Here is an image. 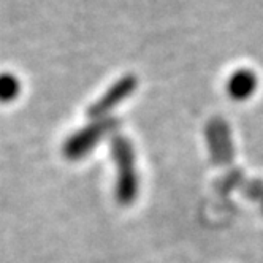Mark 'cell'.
I'll return each mask as SVG.
<instances>
[{
  "label": "cell",
  "mask_w": 263,
  "mask_h": 263,
  "mask_svg": "<svg viewBox=\"0 0 263 263\" xmlns=\"http://www.w3.org/2000/svg\"><path fill=\"white\" fill-rule=\"evenodd\" d=\"M135 87H137V78H134V77L121 78L99 100V103H96V106L92 108V112H93V115H99V112H103V111H106V109H109L112 106H116V103L127 99Z\"/></svg>",
  "instance_id": "obj_1"
},
{
  "label": "cell",
  "mask_w": 263,
  "mask_h": 263,
  "mask_svg": "<svg viewBox=\"0 0 263 263\" xmlns=\"http://www.w3.org/2000/svg\"><path fill=\"white\" fill-rule=\"evenodd\" d=\"M20 89L16 78L11 74H4L0 77V100H11Z\"/></svg>",
  "instance_id": "obj_3"
},
{
  "label": "cell",
  "mask_w": 263,
  "mask_h": 263,
  "mask_svg": "<svg viewBox=\"0 0 263 263\" xmlns=\"http://www.w3.org/2000/svg\"><path fill=\"white\" fill-rule=\"evenodd\" d=\"M255 87H257V77L252 70H248V68H241L235 71L227 83L229 96L233 100L249 99L254 93Z\"/></svg>",
  "instance_id": "obj_2"
}]
</instances>
